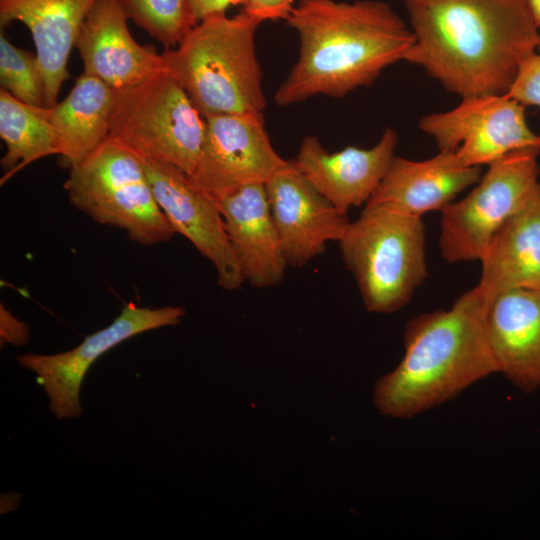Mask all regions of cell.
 Wrapping results in <instances>:
<instances>
[{
    "instance_id": "7c38bea8",
    "label": "cell",
    "mask_w": 540,
    "mask_h": 540,
    "mask_svg": "<svg viewBox=\"0 0 540 540\" xmlns=\"http://www.w3.org/2000/svg\"><path fill=\"white\" fill-rule=\"evenodd\" d=\"M141 160L154 196L174 232L188 239L213 264L221 288H240L245 281L216 199L195 186L181 169Z\"/></svg>"
},
{
    "instance_id": "9c48e42d",
    "label": "cell",
    "mask_w": 540,
    "mask_h": 540,
    "mask_svg": "<svg viewBox=\"0 0 540 540\" xmlns=\"http://www.w3.org/2000/svg\"><path fill=\"white\" fill-rule=\"evenodd\" d=\"M524 107L506 93L474 95L451 110L423 116L419 127L439 150L455 151L463 165L481 167L513 151H540V135L529 128Z\"/></svg>"
},
{
    "instance_id": "d4e9b609",
    "label": "cell",
    "mask_w": 540,
    "mask_h": 540,
    "mask_svg": "<svg viewBox=\"0 0 540 540\" xmlns=\"http://www.w3.org/2000/svg\"><path fill=\"white\" fill-rule=\"evenodd\" d=\"M505 93L524 106L540 107V42L537 49L521 63Z\"/></svg>"
},
{
    "instance_id": "30bf717a",
    "label": "cell",
    "mask_w": 540,
    "mask_h": 540,
    "mask_svg": "<svg viewBox=\"0 0 540 540\" xmlns=\"http://www.w3.org/2000/svg\"><path fill=\"white\" fill-rule=\"evenodd\" d=\"M184 314L181 306L149 308L128 303L109 326L86 336L75 348L52 355L23 354L17 360L37 375L58 419L77 417L82 411L83 379L97 358L135 335L179 324Z\"/></svg>"
},
{
    "instance_id": "2e32d148",
    "label": "cell",
    "mask_w": 540,
    "mask_h": 540,
    "mask_svg": "<svg viewBox=\"0 0 540 540\" xmlns=\"http://www.w3.org/2000/svg\"><path fill=\"white\" fill-rule=\"evenodd\" d=\"M215 199L244 281L255 288L280 284L288 265L265 184L240 186Z\"/></svg>"
},
{
    "instance_id": "ffe728a7",
    "label": "cell",
    "mask_w": 540,
    "mask_h": 540,
    "mask_svg": "<svg viewBox=\"0 0 540 540\" xmlns=\"http://www.w3.org/2000/svg\"><path fill=\"white\" fill-rule=\"evenodd\" d=\"M476 285L488 307L503 292L540 286V185L500 228Z\"/></svg>"
},
{
    "instance_id": "8fae6325",
    "label": "cell",
    "mask_w": 540,
    "mask_h": 540,
    "mask_svg": "<svg viewBox=\"0 0 540 540\" xmlns=\"http://www.w3.org/2000/svg\"><path fill=\"white\" fill-rule=\"evenodd\" d=\"M287 161L274 149L264 118L217 115L205 118L201 153L189 177L216 198L240 186L265 184Z\"/></svg>"
},
{
    "instance_id": "4316f807",
    "label": "cell",
    "mask_w": 540,
    "mask_h": 540,
    "mask_svg": "<svg viewBox=\"0 0 540 540\" xmlns=\"http://www.w3.org/2000/svg\"><path fill=\"white\" fill-rule=\"evenodd\" d=\"M190 3L198 22L212 14L225 12L229 7L227 0H190Z\"/></svg>"
},
{
    "instance_id": "ac0fdd59",
    "label": "cell",
    "mask_w": 540,
    "mask_h": 540,
    "mask_svg": "<svg viewBox=\"0 0 540 540\" xmlns=\"http://www.w3.org/2000/svg\"><path fill=\"white\" fill-rule=\"evenodd\" d=\"M97 0H0L1 29L14 21L30 30L47 107L57 103L69 77L68 61L82 24Z\"/></svg>"
},
{
    "instance_id": "d6986e66",
    "label": "cell",
    "mask_w": 540,
    "mask_h": 540,
    "mask_svg": "<svg viewBox=\"0 0 540 540\" xmlns=\"http://www.w3.org/2000/svg\"><path fill=\"white\" fill-rule=\"evenodd\" d=\"M481 176V167L463 165L455 151L439 150L423 161L394 156L368 203L422 217L441 211Z\"/></svg>"
},
{
    "instance_id": "3957f363",
    "label": "cell",
    "mask_w": 540,
    "mask_h": 540,
    "mask_svg": "<svg viewBox=\"0 0 540 540\" xmlns=\"http://www.w3.org/2000/svg\"><path fill=\"white\" fill-rule=\"evenodd\" d=\"M487 310L475 286L449 309L410 319L403 332V358L373 389L379 413L409 419L498 373L487 333Z\"/></svg>"
},
{
    "instance_id": "5bb4252c",
    "label": "cell",
    "mask_w": 540,
    "mask_h": 540,
    "mask_svg": "<svg viewBox=\"0 0 540 540\" xmlns=\"http://www.w3.org/2000/svg\"><path fill=\"white\" fill-rule=\"evenodd\" d=\"M397 134L387 128L371 148L348 146L328 152L315 136L303 138L293 159L311 184L338 210L367 204L393 159Z\"/></svg>"
},
{
    "instance_id": "f1b7e54d",
    "label": "cell",
    "mask_w": 540,
    "mask_h": 540,
    "mask_svg": "<svg viewBox=\"0 0 540 540\" xmlns=\"http://www.w3.org/2000/svg\"><path fill=\"white\" fill-rule=\"evenodd\" d=\"M229 6L231 5H237V4H244L246 0H227Z\"/></svg>"
},
{
    "instance_id": "83f0119b",
    "label": "cell",
    "mask_w": 540,
    "mask_h": 540,
    "mask_svg": "<svg viewBox=\"0 0 540 540\" xmlns=\"http://www.w3.org/2000/svg\"><path fill=\"white\" fill-rule=\"evenodd\" d=\"M531 15L538 28H540V0H527Z\"/></svg>"
},
{
    "instance_id": "8992f818",
    "label": "cell",
    "mask_w": 540,
    "mask_h": 540,
    "mask_svg": "<svg viewBox=\"0 0 540 540\" xmlns=\"http://www.w3.org/2000/svg\"><path fill=\"white\" fill-rule=\"evenodd\" d=\"M204 136L205 119L165 67L138 84L115 90L108 138L139 158L171 164L191 175Z\"/></svg>"
},
{
    "instance_id": "e0dca14e",
    "label": "cell",
    "mask_w": 540,
    "mask_h": 540,
    "mask_svg": "<svg viewBox=\"0 0 540 540\" xmlns=\"http://www.w3.org/2000/svg\"><path fill=\"white\" fill-rule=\"evenodd\" d=\"M487 333L498 373L525 394L540 389V286L515 288L490 303Z\"/></svg>"
},
{
    "instance_id": "4fadbf2b",
    "label": "cell",
    "mask_w": 540,
    "mask_h": 540,
    "mask_svg": "<svg viewBox=\"0 0 540 540\" xmlns=\"http://www.w3.org/2000/svg\"><path fill=\"white\" fill-rule=\"evenodd\" d=\"M268 202L288 266L302 268L338 242L349 220L301 173L293 160L265 183Z\"/></svg>"
},
{
    "instance_id": "6da1fadb",
    "label": "cell",
    "mask_w": 540,
    "mask_h": 540,
    "mask_svg": "<svg viewBox=\"0 0 540 540\" xmlns=\"http://www.w3.org/2000/svg\"><path fill=\"white\" fill-rule=\"evenodd\" d=\"M414 43L405 61L462 98L505 93L540 42L527 0H403Z\"/></svg>"
},
{
    "instance_id": "cb8c5ba5",
    "label": "cell",
    "mask_w": 540,
    "mask_h": 540,
    "mask_svg": "<svg viewBox=\"0 0 540 540\" xmlns=\"http://www.w3.org/2000/svg\"><path fill=\"white\" fill-rule=\"evenodd\" d=\"M0 84L24 103L46 106L44 81L36 54L13 45L3 29L0 33Z\"/></svg>"
},
{
    "instance_id": "7402d4cb",
    "label": "cell",
    "mask_w": 540,
    "mask_h": 540,
    "mask_svg": "<svg viewBox=\"0 0 540 540\" xmlns=\"http://www.w3.org/2000/svg\"><path fill=\"white\" fill-rule=\"evenodd\" d=\"M0 136L6 146L1 184L31 163L58 155L50 107L24 103L0 88Z\"/></svg>"
},
{
    "instance_id": "ba28073f",
    "label": "cell",
    "mask_w": 540,
    "mask_h": 540,
    "mask_svg": "<svg viewBox=\"0 0 540 540\" xmlns=\"http://www.w3.org/2000/svg\"><path fill=\"white\" fill-rule=\"evenodd\" d=\"M539 153L518 150L494 161L465 197L440 211L438 243L446 262L481 261L500 228L540 185Z\"/></svg>"
},
{
    "instance_id": "44dd1931",
    "label": "cell",
    "mask_w": 540,
    "mask_h": 540,
    "mask_svg": "<svg viewBox=\"0 0 540 540\" xmlns=\"http://www.w3.org/2000/svg\"><path fill=\"white\" fill-rule=\"evenodd\" d=\"M114 99L113 88L82 73L68 95L50 107L58 155L69 169L108 138Z\"/></svg>"
},
{
    "instance_id": "484cf974",
    "label": "cell",
    "mask_w": 540,
    "mask_h": 540,
    "mask_svg": "<svg viewBox=\"0 0 540 540\" xmlns=\"http://www.w3.org/2000/svg\"><path fill=\"white\" fill-rule=\"evenodd\" d=\"M294 0H246L242 10L256 17L261 22L267 20H286Z\"/></svg>"
},
{
    "instance_id": "5b68a950",
    "label": "cell",
    "mask_w": 540,
    "mask_h": 540,
    "mask_svg": "<svg viewBox=\"0 0 540 540\" xmlns=\"http://www.w3.org/2000/svg\"><path fill=\"white\" fill-rule=\"evenodd\" d=\"M422 217L367 203L338 241L363 304L388 314L409 303L427 277Z\"/></svg>"
},
{
    "instance_id": "277c9868",
    "label": "cell",
    "mask_w": 540,
    "mask_h": 540,
    "mask_svg": "<svg viewBox=\"0 0 540 540\" xmlns=\"http://www.w3.org/2000/svg\"><path fill=\"white\" fill-rule=\"evenodd\" d=\"M262 22L244 10L199 21L178 46L162 54L202 117L233 114L263 118L266 106L255 34Z\"/></svg>"
},
{
    "instance_id": "52a82bcc",
    "label": "cell",
    "mask_w": 540,
    "mask_h": 540,
    "mask_svg": "<svg viewBox=\"0 0 540 540\" xmlns=\"http://www.w3.org/2000/svg\"><path fill=\"white\" fill-rule=\"evenodd\" d=\"M64 189L75 208L97 223L126 231L138 244L163 243L175 234L154 196L142 160L110 138L70 168Z\"/></svg>"
},
{
    "instance_id": "7a4b0ae2",
    "label": "cell",
    "mask_w": 540,
    "mask_h": 540,
    "mask_svg": "<svg viewBox=\"0 0 540 540\" xmlns=\"http://www.w3.org/2000/svg\"><path fill=\"white\" fill-rule=\"evenodd\" d=\"M298 58L274 95L289 106L315 95L342 98L404 60L414 34L386 2L299 0L286 19Z\"/></svg>"
},
{
    "instance_id": "9a60e30c",
    "label": "cell",
    "mask_w": 540,
    "mask_h": 540,
    "mask_svg": "<svg viewBox=\"0 0 540 540\" xmlns=\"http://www.w3.org/2000/svg\"><path fill=\"white\" fill-rule=\"evenodd\" d=\"M128 17L117 0H97L76 41L83 73L114 90L138 84L163 69L162 54L140 45L131 35Z\"/></svg>"
},
{
    "instance_id": "603a6c76",
    "label": "cell",
    "mask_w": 540,
    "mask_h": 540,
    "mask_svg": "<svg viewBox=\"0 0 540 540\" xmlns=\"http://www.w3.org/2000/svg\"><path fill=\"white\" fill-rule=\"evenodd\" d=\"M131 18L165 50L180 44L198 23L190 0H117Z\"/></svg>"
}]
</instances>
